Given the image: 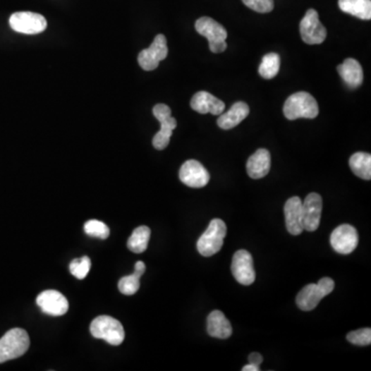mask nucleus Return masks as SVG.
<instances>
[{
    "mask_svg": "<svg viewBox=\"0 0 371 371\" xmlns=\"http://www.w3.org/2000/svg\"><path fill=\"white\" fill-rule=\"evenodd\" d=\"M30 346L28 333L21 328H13L0 339V363L23 356Z\"/></svg>",
    "mask_w": 371,
    "mask_h": 371,
    "instance_id": "obj_2",
    "label": "nucleus"
},
{
    "mask_svg": "<svg viewBox=\"0 0 371 371\" xmlns=\"http://www.w3.org/2000/svg\"><path fill=\"white\" fill-rule=\"evenodd\" d=\"M285 212L286 227L292 236H299L303 230V201L297 196L288 199L284 207Z\"/></svg>",
    "mask_w": 371,
    "mask_h": 371,
    "instance_id": "obj_16",
    "label": "nucleus"
},
{
    "mask_svg": "<svg viewBox=\"0 0 371 371\" xmlns=\"http://www.w3.org/2000/svg\"><path fill=\"white\" fill-rule=\"evenodd\" d=\"M323 200L318 193H310L303 202V228L306 231H316L321 221Z\"/></svg>",
    "mask_w": 371,
    "mask_h": 371,
    "instance_id": "obj_15",
    "label": "nucleus"
},
{
    "mask_svg": "<svg viewBox=\"0 0 371 371\" xmlns=\"http://www.w3.org/2000/svg\"><path fill=\"white\" fill-rule=\"evenodd\" d=\"M270 153L265 149H259L253 154L247 162V171L250 178L258 180L264 178L270 171Z\"/></svg>",
    "mask_w": 371,
    "mask_h": 371,
    "instance_id": "obj_19",
    "label": "nucleus"
},
{
    "mask_svg": "<svg viewBox=\"0 0 371 371\" xmlns=\"http://www.w3.org/2000/svg\"><path fill=\"white\" fill-rule=\"evenodd\" d=\"M150 238H151V229L147 226H140L134 229L133 234L127 241V247L131 252L140 254L147 249Z\"/></svg>",
    "mask_w": 371,
    "mask_h": 371,
    "instance_id": "obj_25",
    "label": "nucleus"
},
{
    "mask_svg": "<svg viewBox=\"0 0 371 371\" xmlns=\"http://www.w3.org/2000/svg\"><path fill=\"white\" fill-rule=\"evenodd\" d=\"M283 111L285 117L290 121L300 118L315 119L319 115V106L310 93L297 92L286 100Z\"/></svg>",
    "mask_w": 371,
    "mask_h": 371,
    "instance_id": "obj_1",
    "label": "nucleus"
},
{
    "mask_svg": "<svg viewBox=\"0 0 371 371\" xmlns=\"http://www.w3.org/2000/svg\"><path fill=\"white\" fill-rule=\"evenodd\" d=\"M262 361L263 357L259 353H252L249 356V363L254 364V365L260 366Z\"/></svg>",
    "mask_w": 371,
    "mask_h": 371,
    "instance_id": "obj_31",
    "label": "nucleus"
},
{
    "mask_svg": "<svg viewBox=\"0 0 371 371\" xmlns=\"http://www.w3.org/2000/svg\"><path fill=\"white\" fill-rule=\"evenodd\" d=\"M37 303L42 308V312L53 317L63 316L69 308L66 297L55 290H47L40 293L37 296Z\"/></svg>",
    "mask_w": 371,
    "mask_h": 371,
    "instance_id": "obj_14",
    "label": "nucleus"
},
{
    "mask_svg": "<svg viewBox=\"0 0 371 371\" xmlns=\"http://www.w3.org/2000/svg\"><path fill=\"white\" fill-rule=\"evenodd\" d=\"M339 6L343 13L359 19H371V0H339Z\"/></svg>",
    "mask_w": 371,
    "mask_h": 371,
    "instance_id": "obj_22",
    "label": "nucleus"
},
{
    "mask_svg": "<svg viewBox=\"0 0 371 371\" xmlns=\"http://www.w3.org/2000/svg\"><path fill=\"white\" fill-rule=\"evenodd\" d=\"M91 268V260L89 257L84 256L80 259H75L69 265L71 274L79 279H84L88 276Z\"/></svg>",
    "mask_w": 371,
    "mask_h": 371,
    "instance_id": "obj_27",
    "label": "nucleus"
},
{
    "mask_svg": "<svg viewBox=\"0 0 371 371\" xmlns=\"http://www.w3.org/2000/svg\"><path fill=\"white\" fill-rule=\"evenodd\" d=\"M346 339L355 346H370L371 343V329L370 328H363V329L350 332L346 335Z\"/></svg>",
    "mask_w": 371,
    "mask_h": 371,
    "instance_id": "obj_29",
    "label": "nucleus"
},
{
    "mask_svg": "<svg viewBox=\"0 0 371 371\" xmlns=\"http://www.w3.org/2000/svg\"><path fill=\"white\" fill-rule=\"evenodd\" d=\"M84 230L89 236L93 238L107 239L109 236V228L102 221H88L84 226Z\"/></svg>",
    "mask_w": 371,
    "mask_h": 371,
    "instance_id": "obj_28",
    "label": "nucleus"
},
{
    "mask_svg": "<svg viewBox=\"0 0 371 371\" xmlns=\"http://www.w3.org/2000/svg\"><path fill=\"white\" fill-rule=\"evenodd\" d=\"M250 107L247 104L243 102H236L227 113L221 114L219 116L218 126L224 130H229V129L234 128L241 124L245 118L249 116Z\"/></svg>",
    "mask_w": 371,
    "mask_h": 371,
    "instance_id": "obj_18",
    "label": "nucleus"
},
{
    "mask_svg": "<svg viewBox=\"0 0 371 371\" xmlns=\"http://www.w3.org/2000/svg\"><path fill=\"white\" fill-rule=\"evenodd\" d=\"M10 25L16 32L39 35L46 30L47 20L39 13L18 12L11 16Z\"/></svg>",
    "mask_w": 371,
    "mask_h": 371,
    "instance_id": "obj_8",
    "label": "nucleus"
},
{
    "mask_svg": "<svg viewBox=\"0 0 371 371\" xmlns=\"http://www.w3.org/2000/svg\"><path fill=\"white\" fill-rule=\"evenodd\" d=\"M90 332L93 337L104 339L111 346H120L125 339L122 324L109 316H99L94 319L91 323Z\"/></svg>",
    "mask_w": 371,
    "mask_h": 371,
    "instance_id": "obj_5",
    "label": "nucleus"
},
{
    "mask_svg": "<svg viewBox=\"0 0 371 371\" xmlns=\"http://www.w3.org/2000/svg\"><path fill=\"white\" fill-rule=\"evenodd\" d=\"M334 281L330 278L320 279L318 284H308L296 297V303L301 310L310 312L318 306L324 297L334 290Z\"/></svg>",
    "mask_w": 371,
    "mask_h": 371,
    "instance_id": "obj_3",
    "label": "nucleus"
},
{
    "mask_svg": "<svg viewBox=\"0 0 371 371\" xmlns=\"http://www.w3.org/2000/svg\"><path fill=\"white\" fill-rule=\"evenodd\" d=\"M260 366L254 365V364L249 363L248 365L243 366V371H259Z\"/></svg>",
    "mask_w": 371,
    "mask_h": 371,
    "instance_id": "obj_32",
    "label": "nucleus"
},
{
    "mask_svg": "<svg viewBox=\"0 0 371 371\" xmlns=\"http://www.w3.org/2000/svg\"><path fill=\"white\" fill-rule=\"evenodd\" d=\"M248 8L260 13H270L274 8V0H243Z\"/></svg>",
    "mask_w": 371,
    "mask_h": 371,
    "instance_id": "obj_30",
    "label": "nucleus"
},
{
    "mask_svg": "<svg viewBox=\"0 0 371 371\" xmlns=\"http://www.w3.org/2000/svg\"><path fill=\"white\" fill-rule=\"evenodd\" d=\"M300 35L308 44H320L327 37V30L320 22L319 13L310 8L300 22Z\"/></svg>",
    "mask_w": 371,
    "mask_h": 371,
    "instance_id": "obj_9",
    "label": "nucleus"
},
{
    "mask_svg": "<svg viewBox=\"0 0 371 371\" xmlns=\"http://www.w3.org/2000/svg\"><path fill=\"white\" fill-rule=\"evenodd\" d=\"M358 243V232L352 225L339 226L330 236V243H332L333 250L339 254H351L355 251Z\"/></svg>",
    "mask_w": 371,
    "mask_h": 371,
    "instance_id": "obj_11",
    "label": "nucleus"
},
{
    "mask_svg": "<svg viewBox=\"0 0 371 371\" xmlns=\"http://www.w3.org/2000/svg\"><path fill=\"white\" fill-rule=\"evenodd\" d=\"M351 169L360 178L370 181L371 178V155L363 152L355 153L348 161Z\"/></svg>",
    "mask_w": 371,
    "mask_h": 371,
    "instance_id": "obj_24",
    "label": "nucleus"
},
{
    "mask_svg": "<svg viewBox=\"0 0 371 371\" xmlns=\"http://www.w3.org/2000/svg\"><path fill=\"white\" fill-rule=\"evenodd\" d=\"M231 270L234 278L241 285H252L256 279L252 255L245 250H239L233 255Z\"/></svg>",
    "mask_w": 371,
    "mask_h": 371,
    "instance_id": "obj_12",
    "label": "nucleus"
},
{
    "mask_svg": "<svg viewBox=\"0 0 371 371\" xmlns=\"http://www.w3.org/2000/svg\"><path fill=\"white\" fill-rule=\"evenodd\" d=\"M191 107L199 114L220 116L225 109V104L211 93L199 91L192 97Z\"/></svg>",
    "mask_w": 371,
    "mask_h": 371,
    "instance_id": "obj_17",
    "label": "nucleus"
},
{
    "mask_svg": "<svg viewBox=\"0 0 371 371\" xmlns=\"http://www.w3.org/2000/svg\"><path fill=\"white\" fill-rule=\"evenodd\" d=\"M169 55L166 37L158 35L151 46L146 50H142L138 55V63L144 71H151L157 68L162 60Z\"/></svg>",
    "mask_w": 371,
    "mask_h": 371,
    "instance_id": "obj_10",
    "label": "nucleus"
},
{
    "mask_svg": "<svg viewBox=\"0 0 371 371\" xmlns=\"http://www.w3.org/2000/svg\"><path fill=\"white\" fill-rule=\"evenodd\" d=\"M337 71L348 88L356 89L363 82V69L361 64L353 58H348L343 64L337 66Z\"/></svg>",
    "mask_w": 371,
    "mask_h": 371,
    "instance_id": "obj_20",
    "label": "nucleus"
},
{
    "mask_svg": "<svg viewBox=\"0 0 371 371\" xmlns=\"http://www.w3.org/2000/svg\"><path fill=\"white\" fill-rule=\"evenodd\" d=\"M227 227L224 221L214 219L205 233L199 238L197 250L203 257H211L222 249Z\"/></svg>",
    "mask_w": 371,
    "mask_h": 371,
    "instance_id": "obj_4",
    "label": "nucleus"
},
{
    "mask_svg": "<svg viewBox=\"0 0 371 371\" xmlns=\"http://www.w3.org/2000/svg\"><path fill=\"white\" fill-rule=\"evenodd\" d=\"M146 272V264L142 261L136 262L134 272L130 276H124L120 279L119 290L122 294L133 295L140 287V278Z\"/></svg>",
    "mask_w": 371,
    "mask_h": 371,
    "instance_id": "obj_23",
    "label": "nucleus"
},
{
    "mask_svg": "<svg viewBox=\"0 0 371 371\" xmlns=\"http://www.w3.org/2000/svg\"><path fill=\"white\" fill-rule=\"evenodd\" d=\"M153 114L160 122V130L153 138V146L157 150H164L171 142V135L176 128V121L171 117V107L166 104H159L154 107Z\"/></svg>",
    "mask_w": 371,
    "mask_h": 371,
    "instance_id": "obj_7",
    "label": "nucleus"
},
{
    "mask_svg": "<svg viewBox=\"0 0 371 371\" xmlns=\"http://www.w3.org/2000/svg\"><path fill=\"white\" fill-rule=\"evenodd\" d=\"M207 332L212 337L227 339L231 336L232 326L220 310H214L207 317Z\"/></svg>",
    "mask_w": 371,
    "mask_h": 371,
    "instance_id": "obj_21",
    "label": "nucleus"
},
{
    "mask_svg": "<svg viewBox=\"0 0 371 371\" xmlns=\"http://www.w3.org/2000/svg\"><path fill=\"white\" fill-rule=\"evenodd\" d=\"M195 29L199 35L207 37L209 40V50L212 53H222L227 49L226 44V39L228 37L227 30L212 18H199L195 23Z\"/></svg>",
    "mask_w": 371,
    "mask_h": 371,
    "instance_id": "obj_6",
    "label": "nucleus"
},
{
    "mask_svg": "<svg viewBox=\"0 0 371 371\" xmlns=\"http://www.w3.org/2000/svg\"><path fill=\"white\" fill-rule=\"evenodd\" d=\"M209 171L197 160H188L180 169V180L191 188H203L209 184Z\"/></svg>",
    "mask_w": 371,
    "mask_h": 371,
    "instance_id": "obj_13",
    "label": "nucleus"
},
{
    "mask_svg": "<svg viewBox=\"0 0 371 371\" xmlns=\"http://www.w3.org/2000/svg\"><path fill=\"white\" fill-rule=\"evenodd\" d=\"M279 66H281V59L278 54H266L259 66V73L266 80L274 79L279 73Z\"/></svg>",
    "mask_w": 371,
    "mask_h": 371,
    "instance_id": "obj_26",
    "label": "nucleus"
}]
</instances>
